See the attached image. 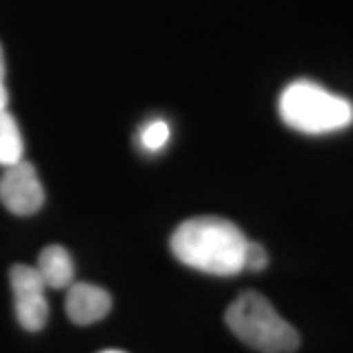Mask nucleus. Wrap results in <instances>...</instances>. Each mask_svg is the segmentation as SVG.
I'll use <instances>...</instances> for the list:
<instances>
[{
    "instance_id": "obj_1",
    "label": "nucleus",
    "mask_w": 353,
    "mask_h": 353,
    "mask_svg": "<svg viewBox=\"0 0 353 353\" xmlns=\"http://www.w3.org/2000/svg\"><path fill=\"white\" fill-rule=\"evenodd\" d=\"M248 238L226 218L185 220L171 236V252L183 265L216 277H234L243 269Z\"/></svg>"
},
{
    "instance_id": "obj_2",
    "label": "nucleus",
    "mask_w": 353,
    "mask_h": 353,
    "mask_svg": "<svg viewBox=\"0 0 353 353\" xmlns=\"http://www.w3.org/2000/svg\"><path fill=\"white\" fill-rule=\"evenodd\" d=\"M283 122L296 132L320 136L353 124V104L312 81H294L279 97Z\"/></svg>"
},
{
    "instance_id": "obj_3",
    "label": "nucleus",
    "mask_w": 353,
    "mask_h": 353,
    "mask_svg": "<svg viewBox=\"0 0 353 353\" xmlns=\"http://www.w3.org/2000/svg\"><path fill=\"white\" fill-rule=\"evenodd\" d=\"M226 324L238 340L261 353H292L301 345L299 332L263 294L253 290L240 294L228 306Z\"/></svg>"
},
{
    "instance_id": "obj_4",
    "label": "nucleus",
    "mask_w": 353,
    "mask_h": 353,
    "mask_svg": "<svg viewBox=\"0 0 353 353\" xmlns=\"http://www.w3.org/2000/svg\"><path fill=\"white\" fill-rule=\"evenodd\" d=\"M14 308L20 326L28 332H38L50 318V304L46 299V283L36 267L14 265L10 269Z\"/></svg>"
},
{
    "instance_id": "obj_5",
    "label": "nucleus",
    "mask_w": 353,
    "mask_h": 353,
    "mask_svg": "<svg viewBox=\"0 0 353 353\" xmlns=\"http://www.w3.org/2000/svg\"><path fill=\"white\" fill-rule=\"evenodd\" d=\"M43 201L46 192L34 165L20 159L18 163L4 167L0 176V202L12 214H34L41 208Z\"/></svg>"
},
{
    "instance_id": "obj_6",
    "label": "nucleus",
    "mask_w": 353,
    "mask_h": 353,
    "mask_svg": "<svg viewBox=\"0 0 353 353\" xmlns=\"http://www.w3.org/2000/svg\"><path fill=\"white\" fill-rule=\"evenodd\" d=\"M112 308V296L108 290L92 283H71L67 287V299H65V312L67 316L79 324L88 326L102 320Z\"/></svg>"
},
{
    "instance_id": "obj_7",
    "label": "nucleus",
    "mask_w": 353,
    "mask_h": 353,
    "mask_svg": "<svg viewBox=\"0 0 353 353\" xmlns=\"http://www.w3.org/2000/svg\"><path fill=\"white\" fill-rule=\"evenodd\" d=\"M36 269L48 289H67L75 279L73 259L61 245H48L41 250Z\"/></svg>"
},
{
    "instance_id": "obj_8",
    "label": "nucleus",
    "mask_w": 353,
    "mask_h": 353,
    "mask_svg": "<svg viewBox=\"0 0 353 353\" xmlns=\"http://www.w3.org/2000/svg\"><path fill=\"white\" fill-rule=\"evenodd\" d=\"M24 155V141L14 116L6 108L0 110V165L18 163Z\"/></svg>"
},
{
    "instance_id": "obj_9",
    "label": "nucleus",
    "mask_w": 353,
    "mask_h": 353,
    "mask_svg": "<svg viewBox=\"0 0 353 353\" xmlns=\"http://www.w3.org/2000/svg\"><path fill=\"white\" fill-rule=\"evenodd\" d=\"M169 134H171V130L165 120H152L139 132V145L150 153L159 152L169 141Z\"/></svg>"
},
{
    "instance_id": "obj_10",
    "label": "nucleus",
    "mask_w": 353,
    "mask_h": 353,
    "mask_svg": "<svg viewBox=\"0 0 353 353\" xmlns=\"http://www.w3.org/2000/svg\"><path fill=\"white\" fill-rule=\"evenodd\" d=\"M269 263V255L265 252V248L257 241H248L245 248V261H243V269L250 271H263Z\"/></svg>"
},
{
    "instance_id": "obj_11",
    "label": "nucleus",
    "mask_w": 353,
    "mask_h": 353,
    "mask_svg": "<svg viewBox=\"0 0 353 353\" xmlns=\"http://www.w3.org/2000/svg\"><path fill=\"white\" fill-rule=\"evenodd\" d=\"M8 106V90H6V65H4V51L0 46V110Z\"/></svg>"
},
{
    "instance_id": "obj_12",
    "label": "nucleus",
    "mask_w": 353,
    "mask_h": 353,
    "mask_svg": "<svg viewBox=\"0 0 353 353\" xmlns=\"http://www.w3.org/2000/svg\"><path fill=\"white\" fill-rule=\"evenodd\" d=\"M102 353H126V352H120V350H106V352Z\"/></svg>"
}]
</instances>
